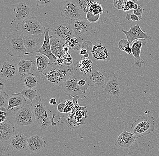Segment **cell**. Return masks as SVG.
<instances>
[{"label": "cell", "mask_w": 159, "mask_h": 156, "mask_svg": "<svg viewBox=\"0 0 159 156\" xmlns=\"http://www.w3.org/2000/svg\"><path fill=\"white\" fill-rule=\"evenodd\" d=\"M37 5L39 7H44L49 6L52 2V0H36Z\"/></svg>", "instance_id": "42"}, {"label": "cell", "mask_w": 159, "mask_h": 156, "mask_svg": "<svg viewBox=\"0 0 159 156\" xmlns=\"http://www.w3.org/2000/svg\"><path fill=\"white\" fill-rule=\"evenodd\" d=\"M79 77V74L75 72L61 85L62 90L66 95L79 96L82 93L78 85Z\"/></svg>", "instance_id": "11"}, {"label": "cell", "mask_w": 159, "mask_h": 156, "mask_svg": "<svg viewBox=\"0 0 159 156\" xmlns=\"http://www.w3.org/2000/svg\"><path fill=\"white\" fill-rule=\"evenodd\" d=\"M83 56H84V58H88L89 56V53H87V54H86L84 55Z\"/></svg>", "instance_id": "55"}, {"label": "cell", "mask_w": 159, "mask_h": 156, "mask_svg": "<svg viewBox=\"0 0 159 156\" xmlns=\"http://www.w3.org/2000/svg\"><path fill=\"white\" fill-rule=\"evenodd\" d=\"M44 33L35 35H24L25 47L28 51L27 55L36 53L42 47L44 42Z\"/></svg>", "instance_id": "8"}, {"label": "cell", "mask_w": 159, "mask_h": 156, "mask_svg": "<svg viewBox=\"0 0 159 156\" xmlns=\"http://www.w3.org/2000/svg\"><path fill=\"white\" fill-rule=\"evenodd\" d=\"M103 9L102 6L98 2H92L88 7V12L95 16L100 15L103 13Z\"/></svg>", "instance_id": "31"}, {"label": "cell", "mask_w": 159, "mask_h": 156, "mask_svg": "<svg viewBox=\"0 0 159 156\" xmlns=\"http://www.w3.org/2000/svg\"><path fill=\"white\" fill-rule=\"evenodd\" d=\"M135 3V2H134V1H127L123 10L125 12L129 11H130L131 10H134Z\"/></svg>", "instance_id": "45"}, {"label": "cell", "mask_w": 159, "mask_h": 156, "mask_svg": "<svg viewBox=\"0 0 159 156\" xmlns=\"http://www.w3.org/2000/svg\"><path fill=\"white\" fill-rule=\"evenodd\" d=\"M35 119L31 108L28 107H22L15 114V121L18 126H29L33 123Z\"/></svg>", "instance_id": "10"}, {"label": "cell", "mask_w": 159, "mask_h": 156, "mask_svg": "<svg viewBox=\"0 0 159 156\" xmlns=\"http://www.w3.org/2000/svg\"><path fill=\"white\" fill-rule=\"evenodd\" d=\"M49 104L51 105L54 106L57 104V101L55 98H51L49 101Z\"/></svg>", "instance_id": "52"}, {"label": "cell", "mask_w": 159, "mask_h": 156, "mask_svg": "<svg viewBox=\"0 0 159 156\" xmlns=\"http://www.w3.org/2000/svg\"><path fill=\"white\" fill-rule=\"evenodd\" d=\"M99 16H95L90 13L88 12L86 14V19L90 23H95L98 21L99 18Z\"/></svg>", "instance_id": "40"}, {"label": "cell", "mask_w": 159, "mask_h": 156, "mask_svg": "<svg viewBox=\"0 0 159 156\" xmlns=\"http://www.w3.org/2000/svg\"><path fill=\"white\" fill-rule=\"evenodd\" d=\"M52 33L53 35L65 41L71 38L75 37L74 33L69 22H64L52 28Z\"/></svg>", "instance_id": "9"}, {"label": "cell", "mask_w": 159, "mask_h": 156, "mask_svg": "<svg viewBox=\"0 0 159 156\" xmlns=\"http://www.w3.org/2000/svg\"><path fill=\"white\" fill-rule=\"evenodd\" d=\"M65 45L67 46L70 49L75 51H80L81 49V44L78 42L76 38H71L65 41Z\"/></svg>", "instance_id": "32"}, {"label": "cell", "mask_w": 159, "mask_h": 156, "mask_svg": "<svg viewBox=\"0 0 159 156\" xmlns=\"http://www.w3.org/2000/svg\"><path fill=\"white\" fill-rule=\"evenodd\" d=\"M57 2H64V1H66V0H55Z\"/></svg>", "instance_id": "56"}, {"label": "cell", "mask_w": 159, "mask_h": 156, "mask_svg": "<svg viewBox=\"0 0 159 156\" xmlns=\"http://www.w3.org/2000/svg\"><path fill=\"white\" fill-rule=\"evenodd\" d=\"M138 8H139V4L135 3V4H134V10H137Z\"/></svg>", "instance_id": "54"}, {"label": "cell", "mask_w": 159, "mask_h": 156, "mask_svg": "<svg viewBox=\"0 0 159 156\" xmlns=\"http://www.w3.org/2000/svg\"><path fill=\"white\" fill-rule=\"evenodd\" d=\"M52 52L55 56L57 58L63 56L65 53L63 51L65 46V42L60 38L52 35L50 39Z\"/></svg>", "instance_id": "25"}, {"label": "cell", "mask_w": 159, "mask_h": 156, "mask_svg": "<svg viewBox=\"0 0 159 156\" xmlns=\"http://www.w3.org/2000/svg\"><path fill=\"white\" fill-rule=\"evenodd\" d=\"M21 80L24 83L26 88L31 89L37 86L38 83L36 77L33 73L26 74L21 75Z\"/></svg>", "instance_id": "29"}, {"label": "cell", "mask_w": 159, "mask_h": 156, "mask_svg": "<svg viewBox=\"0 0 159 156\" xmlns=\"http://www.w3.org/2000/svg\"><path fill=\"white\" fill-rule=\"evenodd\" d=\"M14 124L8 120L0 124V140L2 142L9 141L10 139L15 134Z\"/></svg>", "instance_id": "21"}, {"label": "cell", "mask_w": 159, "mask_h": 156, "mask_svg": "<svg viewBox=\"0 0 159 156\" xmlns=\"http://www.w3.org/2000/svg\"><path fill=\"white\" fill-rule=\"evenodd\" d=\"M4 79L3 80H2V78L0 80V91L1 92H2L3 90H4L5 86V81Z\"/></svg>", "instance_id": "49"}, {"label": "cell", "mask_w": 159, "mask_h": 156, "mask_svg": "<svg viewBox=\"0 0 159 156\" xmlns=\"http://www.w3.org/2000/svg\"><path fill=\"white\" fill-rule=\"evenodd\" d=\"M92 57L96 61L111 60V55L109 50L104 45L95 43L93 44L91 52Z\"/></svg>", "instance_id": "17"}, {"label": "cell", "mask_w": 159, "mask_h": 156, "mask_svg": "<svg viewBox=\"0 0 159 156\" xmlns=\"http://www.w3.org/2000/svg\"><path fill=\"white\" fill-rule=\"evenodd\" d=\"M145 9L143 8L141 5L139 4V8L137 10H133V13L138 16L140 20L142 19V16L143 14Z\"/></svg>", "instance_id": "43"}, {"label": "cell", "mask_w": 159, "mask_h": 156, "mask_svg": "<svg viewBox=\"0 0 159 156\" xmlns=\"http://www.w3.org/2000/svg\"><path fill=\"white\" fill-rule=\"evenodd\" d=\"M63 58L64 60V65L68 67L71 66L73 63V60L69 52L66 53L63 56Z\"/></svg>", "instance_id": "38"}, {"label": "cell", "mask_w": 159, "mask_h": 156, "mask_svg": "<svg viewBox=\"0 0 159 156\" xmlns=\"http://www.w3.org/2000/svg\"><path fill=\"white\" fill-rule=\"evenodd\" d=\"M147 44L146 40L138 39L135 41L132 45V54L134 60V64L137 67L141 68L142 64L145 63L141 57V49L143 45Z\"/></svg>", "instance_id": "23"}, {"label": "cell", "mask_w": 159, "mask_h": 156, "mask_svg": "<svg viewBox=\"0 0 159 156\" xmlns=\"http://www.w3.org/2000/svg\"><path fill=\"white\" fill-rule=\"evenodd\" d=\"M18 73V67L12 60H6L1 65L0 77L5 80H11L14 78Z\"/></svg>", "instance_id": "13"}, {"label": "cell", "mask_w": 159, "mask_h": 156, "mask_svg": "<svg viewBox=\"0 0 159 156\" xmlns=\"http://www.w3.org/2000/svg\"><path fill=\"white\" fill-rule=\"evenodd\" d=\"M9 96L5 92H1L0 93V107H7L8 104Z\"/></svg>", "instance_id": "36"}, {"label": "cell", "mask_w": 159, "mask_h": 156, "mask_svg": "<svg viewBox=\"0 0 159 156\" xmlns=\"http://www.w3.org/2000/svg\"><path fill=\"white\" fill-rule=\"evenodd\" d=\"M124 51H125L126 53L128 54H131L132 53V46H130L128 47H127V48L125 49Z\"/></svg>", "instance_id": "50"}, {"label": "cell", "mask_w": 159, "mask_h": 156, "mask_svg": "<svg viewBox=\"0 0 159 156\" xmlns=\"http://www.w3.org/2000/svg\"><path fill=\"white\" fill-rule=\"evenodd\" d=\"M66 107V103H60L57 107V110L60 113H64L65 108Z\"/></svg>", "instance_id": "48"}, {"label": "cell", "mask_w": 159, "mask_h": 156, "mask_svg": "<svg viewBox=\"0 0 159 156\" xmlns=\"http://www.w3.org/2000/svg\"><path fill=\"white\" fill-rule=\"evenodd\" d=\"M30 7L24 2H20L15 7L12 13V18L17 21H22L29 18L31 14Z\"/></svg>", "instance_id": "19"}, {"label": "cell", "mask_w": 159, "mask_h": 156, "mask_svg": "<svg viewBox=\"0 0 159 156\" xmlns=\"http://www.w3.org/2000/svg\"><path fill=\"white\" fill-rule=\"evenodd\" d=\"M49 29L45 27L44 42L42 47L37 51L36 53L42 54L47 56L49 58L50 63L55 64L57 58L52 52L50 41L52 35H49Z\"/></svg>", "instance_id": "18"}, {"label": "cell", "mask_w": 159, "mask_h": 156, "mask_svg": "<svg viewBox=\"0 0 159 156\" xmlns=\"http://www.w3.org/2000/svg\"><path fill=\"white\" fill-rule=\"evenodd\" d=\"M70 48L67 46L65 45L64 47H63V51H64L65 53H67L69 52Z\"/></svg>", "instance_id": "53"}, {"label": "cell", "mask_w": 159, "mask_h": 156, "mask_svg": "<svg viewBox=\"0 0 159 156\" xmlns=\"http://www.w3.org/2000/svg\"><path fill=\"white\" fill-rule=\"evenodd\" d=\"M118 47L119 49L121 50L124 51L125 49H126L128 47L130 46V44L129 43V41L127 39H122L120 40L118 42Z\"/></svg>", "instance_id": "39"}, {"label": "cell", "mask_w": 159, "mask_h": 156, "mask_svg": "<svg viewBox=\"0 0 159 156\" xmlns=\"http://www.w3.org/2000/svg\"><path fill=\"white\" fill-rule=\"evenodd\" d=\"M103 88V93L108 99L119 98L121 94V88L118 75L115 74H110Z\"/></svg>", "instance_id": "7"}, {"label": "cell", "mask_w": 159, "mask_h": 156, "mask_svg": "<svg viewBox=\"0 0 159 156\" xmlns=\"http://www.w3.org/2000/svg\"><path fill=\"white\" fill-rule=\"evenodd\" d=\"M154 123L153 117L141 115L138 120L133 123L129 132L134 134L138 139L147 136L154 131Z\"/></svg>", "instance_id": "4"}, {"label": "cell", "mask_w": 159, "mask_h": 156, "mask_svg": "<svg viewBox=\"0 0 159 156\" xmlns=\"http://www.w3.org/2000/svg\"><path fill=\"white\" fill-rule=\"evenodd\" d=\"M127 1L128 0H114L113 4L117 9L123 10Z\"/></svg>", "instance_id": "37"}, {"label": "cell", "mask_w": 159, "mask_h": 156, "mask_svg": "<svg viewBox=\"0 0 159 156\" xmlns=\"http://www.w3.org/2000/svg\"><path fill=\"white\" fill-rule=\"evenodd\" d=\"M36 59L37 71L40 73H43L47 69L50 63L49 58L42 54L35 56Z\"/></svg>", "instance_id": "28"}, {"label": "cell", "mask_w": 159, "mask_h": 156, "mask_svg": "<svg viewBox=\"0 0 159 156\" xmlns=\"http://www.w3.org/2000/svg\"><path fill=\"white\" fill-rule=\"evenodd\" d=\"M1 111V123L4 122L6 119V116H7V109H6V107H1L0 108Z\"/></svg>", "instance_id": "47"}, {"label": "cell", "mask_w": 159, "mask_h": 156, "mask_svg": "<svg viewBox=\"0 0 159 156\" xmlns=\"http://www.w3.org/2000/svg\"><path fill=\"white\" fill-rule=\"evenodd\" d=\"M75 72L73 67L49 63L42 73V78L49 86H61Z\"/></svg>", "instance_id": "1"}, {"label": "cell", "mask_w": 159, "mask_h": 156, "mask_svg": "<svg viewBox=\"0 0 159 156\" xmlns=\"http://www.w3.org/2000/svg\"><path fill=\"white\" fill-rule=\"evenodd\" d=\"M109 75V73L97 64H93L92 71L86 74L84 78L92 87H103Z\"/></svg>", "instance_id": "6"}, {"label": "cell", "mask_w": 159, "mask_h": 156, "mask_svg": "<svg viewBox=\"0 0 159 156\" xmlns=\"http://www.w3.org/2000/svg\"><path fill=\"white\" fill-rule=\"evenodd\" d=\"M26 103V99L22 95L18 93H14L9 98L7 110L13 109L16 107L22 108L25 106Z\"/></svg>", "instance_id": "27"}, {"label": "cell", "mask_w": 159, "mask_h": 156, "mask_svg": "<svg viewBox=\"0 0 159 156\" xmlns=\"http://www.w3.org/2000/svg\"><path fill=\"white\" fill-rule=\"evenodd\" d=\"M137 139V136L133 133L124 130L116 138L114 145L123 150L128 152Z\"/></svg>", "instance_id": "12"}, {"label": "cell", "mask_w": 159, "mask_h": 156, "mask_svg": "<svg viewBox=\"0 0 159 156\" xmlns=\"http://www.w3.org/2000/svg\"><path fill=\"white\" fill-rule=\"evenodd\" d=\"M93 65V61L91 60L84 58L76 61L73 68L75 73L80 75H85L92 71Z\"/></svg>", "instance_id": "24"}, {"label": "cell", "mask_w": 159, "mask_h": 156, "mask_svg": "<svg viewBox=\"0 0 159 156\" xmlns=\"http://www.w3.org/2000/svg\"><path fill=\"white\" fill-rule=\"evenodd\" d=\"M17 67L18 74L20 75L33 73L36 67L35 61L34 60L21 59L19 61Z\"/></svg>", "instance_id": "26"}, {"label": "cell", "mask_w": 159, "mask_h": 156, "mask_svg": "<svg viewBox=\"0 0 159 156\" xmlns=\"http://www.w3.org/2000/svg\"><path fill=\"white\" fill-rule=\"evenodd\" d=\"M121 31L126 35L127 40L129 41L131 46L133 42L137 40L143 39L147 40L152 38L150 36L142 30L139 24L131 26L129 31L124 30V29H122Z\"/></svg>", "instance_id": "15"}, {"label": "cell", "mask_w": 159, "mask_h": 156, "mask_svg": "<svg viewBox=\"0 0 159 156\" xmlns=\"http://www.w3.org/2000/svg\"><path fill=\"white\" fill-rule=\"evenodd\" d=\"M69 22L74 33L79 38L92 29L90 23L84 19L70 20Z\"/></svg>", "instance_id": "20"}, {"label": "cell", "mask_w": 159, "mask_h": 156, "mask_svg": "<svg viewBox=\"0 0 159 156\" xmlns=\"http://www.w3.org/2000/svg\"><path fill=\"white\" fill-rule=\"evenodd\" d=\"M61 14L64 17L68 18L70 20L84 19L80 14L77 4L74 1L66 2L63 6Z\"/></svg>", "instance_id": "14"}, {"label": "cell", "mask_w": 159, "mask_h": 156, "mask_svg": "<svg viewBox=\"0 0 159 156\" xmlns=\"http://www.w3.org/2000/svg\"><path fill=\"white\" fill-rule=\"evenodd\" d=\"M47 142L44 138L39 135H35L31 136L28 140V147L32 153H37L44 148Z\"/></svg>", "instance_id": "22"}, {"label": "cell", "mask_w": 159, "mask_h": 156, "mask_svg": "<svg viewBox=\"0 0 159 156\" xmlns=\"http://www.w3.org/2000/svg\"><path fill=\"white\" fill-rule=\"evenodd\" d=\"M93 46V43L89 41H85L81 44V48H84L87 50L88 53H91Z\"/></svg>", "instance_id": "41"}, {"label": "cell", "mask_w": 159, "mask_h": 156, "mask_svg": "<svg viewBox=\"0 0 159 156\" xmlns=\"http://www.w3.org/2000/svg\"><path fill=\"white\" fill-rule=\"evenodd\" d=\"M12 150L9 141H0V156H10Z\"/></svg>", "instance_id": "33"}, {"label": "cell", "mask_w": 159, "mask_h": 156, "mask_svg": "<svg viewBox=\"0 0 159 156\" xmlns=\"http://www.w3.org/2000/svg\"><path fill=\"white\" fill-rule=\"evenodd\" d=\"M35 119L41 130L46 131L49 129L50 124L53 122L54 117H51V112L42 102L41 96L37 95L31 104Z\"/></svg>", "instance_id": "2"}, {"label": "cell", "mask_w": 159, "mask_h": 156, "mask_svg": "<svg viewBox=\"0 0 159 156\" xmlns=\"http://www.w3.org/2000/svg\"><path fill=\"white\" fill-rule=\"evenodd\" d=\"M27 137L22 132L15 134L10 139L9 142L12 149L15 150L27 151L28 147Z\"/></svg>", "instance_id": "16"}, {"label": "cell", "mask_w": 159, "mask_h": 156, "mask_svg": "<svg viewBox=\"0 0 159 156\" xmlns=\"http://www.w3.org/2000/svg\"><path fill=\"white\" fill-rule=\"evenodd\" d=\"M19 94L23 95L25 98H26L32 102L33 100L37 96V90L36 89L34 90L31 88H25L21 90L20 92L18 93Z\"/></svg>", "instance_id": "34"}, {"label": "cell", "mask_w": 159, "mask_h": 156, "mask_svg": "<svg viewBox=\"0 0 159 156\" xmlns=\"http://www.w3.org/2000/svg\"><path fill=\"white\" fill-rule=\"evenodd\" d=\"M87 53H88V51H87V50L84 49V48H81L80 51V54L82 56H84V55Z\"/></svg>", "instance_id": "51"}, {"label": "cell", "mask_w": 159, "mask_h": 156, "mask_svg": "<svg viewBox=\"0 0 159 156\" xmlns=\"http://www.w3.org/2000/svg\"><path fill=\"white\" fill-rule=\"evenodd\" d=\"M78 85L82 93H86V90L90 86V85L87 83V81L85 80V78H84V79L80 78V75L79 80L78 81Z\"/></svg>", "instance_id": "35"}, {"label": "cell", "mask_w": 159, "mask_h": 156, "mask_svg": "<svg viewBox=\"0 0 159 156\" xmlns=\"http://www.w3.org/2000/svg\"><path fill=\"white\" fill-rule=\"evenodd\" d=\"M94 1V0H76L75 3L77 5L80 14L84 19H85L84 17L86 16V14L88 13L89 4Z\"/></svg>", "instance_id": "30"}, {"label": "cell", "mask_w": 159, "mask_h": 156, "mask_svg": "<svg viewBox=\"0 0 159 156\" xmlns=\"http://www.w3.org/2000/svg\"><path fill=\"white\" fill-rule=\"evenodd\" d=\"M66 107L65 108L64 113H68L71 112L73 107V103L70 99H68L66 101Z\"/></svg>", "instance_id": "44"}, {"label": "cell", "mask_w": 159, "mask_h": 156, "mask_svg": "<svg viewBox=\"0 0 159 156\" xmlns=\"http://www.w3.org/2000/svg\"><path fill=\"white\" fill-rule=\"evenodd\" d=\"M17 29L24 35H35L44 33L45 27L35 17H29L19 23Z\"/></svg>", "instance_id": "5"}, {"label": "cell", "mask_w": 159, "mask_h": 156, "mask_svg": "<svg viewBox=\"0 0 159 156\" xmlns=\"http://www.w3.org/2000/svg\"><path fill=\"white\" fill-rule=\"evenodd\" d=\"M128 1H134V2H138V1H139V0H128Z\"/></svg>", "instance_id": "57"}, {"label": "cell", "mask_w": 159, "mask_h": 156, "mask_svg": "<svg viewBox=\"0 0 159 156\" xmlns=\"http://www.w3.org/2000/svg\"><path fill=\"white\" fill-rule=\"evenodd\" d=\"M7 53L15 58H21L27 56L28 51L25 47L24 34L17 29L12 32L5 40Z\"/></svg>", "instance_id": "3"}, {"label": "cell", "mask_w": 159, "mask_h": 156, "mask_svg": "<svg viewBox=\"0 0 159 156\" xmlns=\"http://www.w3.org/2000/svg\"><path fill=\"white\" fill-rule=\"evenodd\" d=\"M125 19L128 20H132L133 21H139L140 20V19L138 16H136V15L134 14L129 13L127 14L125 17Z\"/></svg>", "instance_id": "46"}]
</instances>
